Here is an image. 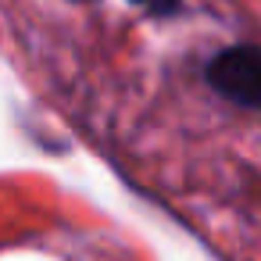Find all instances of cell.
<instances>
[{"instance_id": "cell-2", "label": "cell", "mask_w": 261, "mask_h": 261, "mask_svg": "<svg viewBox=\"0 0 261 261\" xmlns=\"http://www.w3.org/2000/svg\"><path fill=\"white\" fill-rule=\"evenodd\" d=\"M129 4L143 8V11L154 15V18H165V15H175V11H179V0H129Z\"/></svg>"}, {"instance_id": "cell-1", "label": "cell", "mask_w": 261, "mask_h": 261, "mask_svg": "<svg viewBox=\"0 0 261 261\" xmlns=\"http://www.w3.org/2000/svg\"><path fill=\"white\" fill-rule=\"evenodd\" d=\"M207 86L236 108L254 111L261 104V54L250 43L225 47L207 61Z\"/></svg>"}]
</instances>
